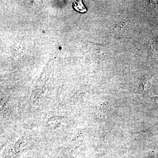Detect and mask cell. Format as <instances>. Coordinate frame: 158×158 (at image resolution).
Listing matches in <instances>:
<instances>
[{"label": "cell", "instance_id": "cell-2", "mask_svg": "<svg viewBox=\"0 0 158 158\" xmlns=\"http://www.w3.org/2000/svg\"><path fill=\"white\" fill-rule=\"evenodd\" d=\"M152 98L155 100H158V96L154 97Z\"/></svg>", "mask_w": 158, "mask_h": 158}, {"label": "cell", "instance_id": "cell-1", "mask_svg": "<svg viewBox=\"0 0 158 158\" xmlns=\"http://www.w3.org/2000/svg\"><path fill=\"white\" fill-rule=\"evenodd\" d=\"M73 6L74 9L81 13H84L87 11V9L81 1H74L73 3Z\"/></svg>", "mask_w": 158, "mask_h": 158}]
</instances>
